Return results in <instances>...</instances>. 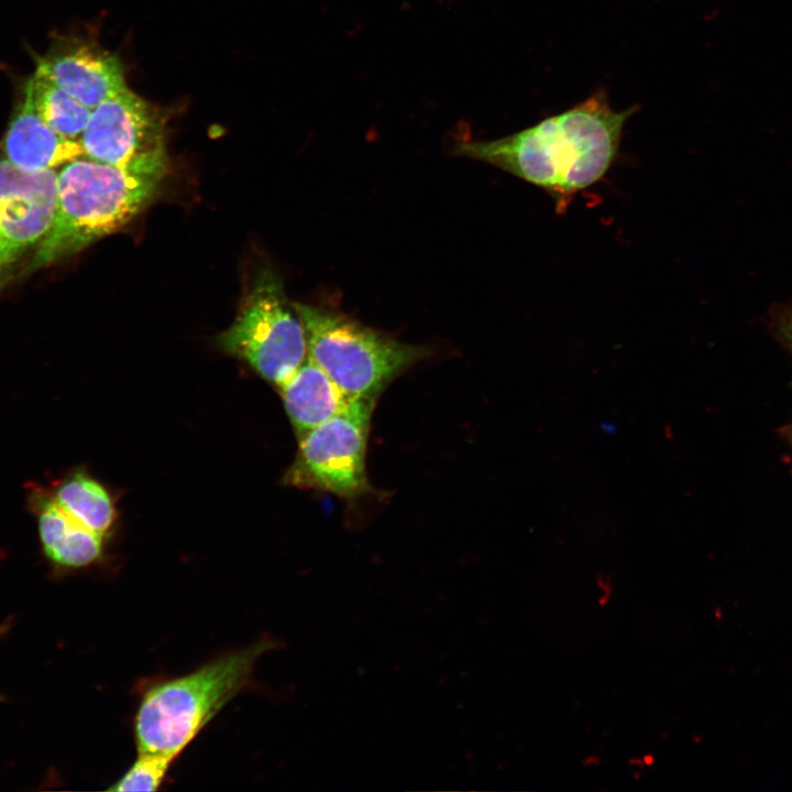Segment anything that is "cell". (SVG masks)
<instances>
[{
	"label": "cell",
	"mask_w": 792,
	"mask_h": 792,
	"mask_svg": "<svg viewBox=\"0 0 792 792\" xmlns=\"http://www.w3.org/2000/svg\"><path fill=\"white\" fill-rule=\"evenodd\" d=\"M637 106L610 107L604 89L532 127L490 141L459 140L460 156L497 167L548 194L563 215L574 197L614 165L627 120Z\"/></svg>",
	"instance_id": "6da1fadb"
},
{
	"label": "cell",
	"mask_w": 792,
	"mask_h": 792,
	"mask_svg": "<svg viewBox=\"0 0 792 792\" xmlns=\"http://www.w3.org/2000/svg\"><path fill=\"white\" fill-rule=\"evenodd\" d=\"M163 178L89 157L64 164L52 226L22 273L72 256L124 227L151 202Z\"/></svg>",
	"instance_id": "7a4b0ae2"
},
{
	"label": "cell",
	"mask_w": 792,
	"mask_h": 792,
	"mask_svg": "<svg viewBox=\"0 0 792 792\" xmlns=\"http://www.w3.org/2000/svg\"><path fill=\"white\" fill-rule=\"evenodd\" d=\"M277 645L264 637L190 673L148 685L134 716L138 754L175 760L224 705L246 688L255 663Z\"/></svg>",
	"instance_id": "3957f363"
},
{
	"label": "cell",
	"mask_w": 792,
	"mask_h": 792,
	"mask_svg": "<svg viewBox=\"0 0 792 792\" xmlns=\"http://www.w3.org/2000/svg\"><path fill=\"white\" fill-rule=\"evenodd\" d=\"M307 340V356L350 397L376 399L386 385L430 354L333 308L294 302Z\"/></svg>",
	"instance_id": "277c9868"
},
{
	"label": "cell",
	"mask_w": 792,
	"mask_h": 792,
	"mask_svg": "<svg viewBox=\"0 0 792 792\" xmlns=\"http://www.w3.org/2000/svg\"><path fill=\"white\" fill-rule=\"evenodd\" d=\"M218 343L276 386L305 361L307 340L301 319L274 272L265 270L256 276L234 322Z\"/></svg>",
	"instance_id": "5b68a950"
},
{
	"label": "cell",
	"mask_w": 792,
	"mask_h": 792,
	"mask_svg": "<svg viewBox=\"0 0 792 792\" xmlns=\"http://www.w3.org/2000/svg\"><path fill=\"white\" fill-rule=\"evenodd\" d=\"M375 399L352 398L336 416L299 437L287 484L353 498L370 491L365 453Z\"/></svg>",
	"instance_id": "8992f818"
},
{
	"label": "cell",
	"mask_w": 792,
	"mask_h": 792,
	"mask_svg": "<svg viewBox=\"0 0 792 792\" xmlns=\"http://www.w3.org/2000/svg\"><path fill=\"white\" fill-rule=\"evenodd\" d=\"M79 142L84 154L97 162L166 175L164 116L127 86L92 110Z\"/></svg>",
	"instance_id": "52a82bcc"
},
{
	"label": "cell",
	"mask_w": 792,
	"mask_h": 792,
	"mask_svg": "<svg viewBox=\"0 0 792 792\" xmlns=\"http://www.w3.org/2000/svg\"><path fill=\"white\" fill-rule=\"evenodd\" d=\"M56 199L57 173L24 172L0 155V292L48 232Z\"/></svg>",
	"instance_id": "ba28073f"
},
{
	"label": "cell",
	"mask_w": 792,
	"mask_h": 792,
	"mask_svg": "<svg viewBox=\"0 0 792 792\" xmlns=\"http://www.w3.org/2000/svg\"><path fill=\"white\" fill-rule=\"evenodd\" d=\"M35 73L91 110L127 86L118 56L98 44L80 40L68 42L44 57Z\"/></svg>",
	"instance_id": "9c48e42d"
},
{
	"label": "cell",
	"mask_w": 792,
	"mask_h": 792,
	"mask_svg": "<svg viewBox=\"0 0 792 792\" xmlns=\"http://www.w3.org/2000/svg\"><path fill=\"white\" fill-rule=\"evenodd\" d=\"M29 501L36 518L43 554L54 569L75 571L99 560L103 536L73 518L42 487L34 486Z\"/></svg>",
	"instance_id": "30bf717a"
},
{
	"label": "cell",
	"mask_w": 792,
	"mask_h": 792,
	"mask_svg": "<svg viewBox=\"0 0 792 792\" xmlns=\"http://www.w3.org/2000/svg\"><path fill=\"white\" fill-rule=\"evenodd\" d=\"M3 152L15 167L29 173L53 169L84 155L79 141L61 135L40 117L25 90L6 132Z\"/></svg>",
	"instance_id": "8fae6325"
},
{
	"label": "cell",
	"mask_w": 792,
	"mask_h": 792,
	"mask_svg": "<svg viewBox=\"0 0 792 792\" xmlns=\"http://www.w3.org/2000/svg\"><path fill=\"white\" fill-rule=\"evenodd\" d=\"M278 387L299 437L336 416L354 398L348 396L308 356Z\"/></svg>",
	"instance_id": "7c38bea8"
},
{
	"label": "cell",
	"mask_w": 792,
	"mask_h": 792,
	"mask_svg": "<svg viewBox=\"0 0 792 792\" xmlns=\"http://www.w3.org/2000/svg\"><path fill=\"white\" fill-rule=\"evenodd\" d=\"M55 502L73 518L105 536L114 520V507L106 488L88 475L77 472L50 492Z\"/></svg>",
	"instance_id": "4fadbf2b"
},
{
	"label": "cell",
	"mask_w": 792,
	"mask_h": 792,
	"mask_svg": "<svg viewBox=\"0 0 792 792\" xmlns=\"http://www.w3.org/2000/svg\"><path fill=\"white\" fill-rule=\"evenodd\" d=\"M40 117L61 135L77 140L84 133L92 110L65 89L35 73L24 89Z\"/></svg>",
	"instance_id": "5bb4252c"
},
{
	"label": "cell",
	"mask_w": 792,
	"mask_h": 792,
	"mask_svg": "<svg viewBox=\"0 0 792 792\" xmlns=\"http://www.w3.org/2000/svg\"><path fill=\"white\" fill-rule=\"evenodd\" d=\"M174 760L167 757L139 754L129 770L110 788L111 791H156L163 783Z\"/></svg>",
	"instance_id": "9a60e30c"
},
{
	"label": "cell",
	"mask_w": 792,
	"mask_h": 792,
	"mask_svg": "<svg viewBox=\"0 0 792 792\" xmlns=\"http://www.w3.org/2000/svg\"><path fill=\"white\" fill-rule=\"evenodd\" d=\"M769 324L792 354V300L774 304L769 310Z\"/></svg>",
	"instance_id": "2e32d148"
},
{
	"label": "cell",
	"mask_w": 792,
	"mask_h": 792,
	"mask_svg": "<svg viewBox=\"0 0 792 792\" xmlns=\"http://www.w3.org/2000/svg\"><path fill=\"white\" fill-rule=\"evenodd\" d=\"M596 586L600 591L597 602L600 605H606L613 596V579L608 573L601 572L596 576Z\"/></svg>",
	"instance_id": "e0dca14e"
},
{
	"label": "cell",
	"mask_w": 792,
	"mask_h": 792,
	"mask_svg": "<svg viewBox=\"0 0 792 792\" xmlns=\"http://www.w3.org/2000/svg\"><path fill=\"white\" fill-rule=\"evenodd\" d=\"M582 765H583L584 767L598 766V765H600V756H597V755H588V756H586V757L583 759Z\"/></svg>",
	"instance_id": "ac0fdd59"
},
{
	"label": "cell",
	"mask_w": 792,
	"mask_h": 792,
	"mask_svg": "<svg viewBox=\"0 0 792 792\" xmlns=\"http://www.w3.org/2000/svg\"><path fill=\"white\" fill-rule=\"evenodd\" d=\"M645 767H651L654 763V755L648 752L641 756Z\"/></svg>",
	"instance_id": "d6986e66"
},
{
	"label": "cell",
	"mask_w": 792,
	"mask_h": 792,
	"mask_svg": "<svg viewBox=\"0 0 792 792\" xmlns=\"http://www.w3.org/2000/svg\"><path fill=\"white\" fill-rule=\"evenodd\" d=\"M11 619H7L4 623L0 625V640L4 637V635L9 631L11 627ZM1 700V696H0Z\"/></svg>",
	"instance_id": "ffe728a7"
}]
</instances>
